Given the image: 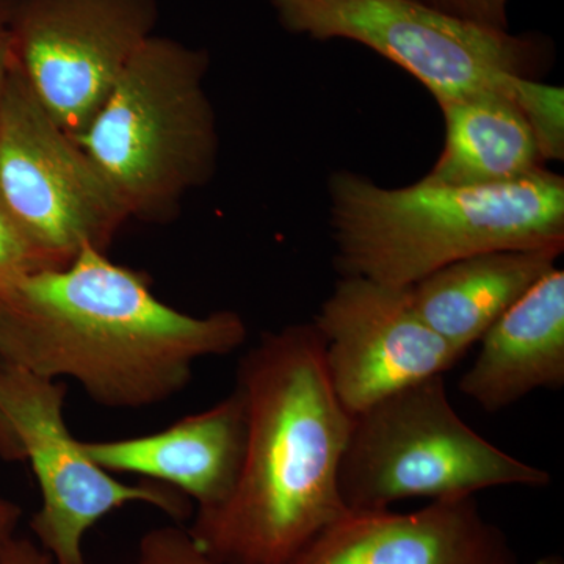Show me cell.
Wrapping results in <instances>:
<instances>
[{
  "label": "cell",
  "instance_id": "cell-1",
  "mask_svg": "<svg viewBox=\"0 0 564 564\" xmlns=\"http://www.w3.org/2000/svg\"><path fill=\"white\" fill-rule=\"evenodd\" d=\"M247 337L242 315L176 310L148 274L91 248L0 291V358L50 380L69 378L110 410L169 402L196 362L231 355Z\"/></svg>",
  "mask_w": 564,
  "mask_h": 564
},
{
  "label": "cell",
  "instance_id": "cell-2",
  "mask_svg": "<svg viewBox=\"0 0 564 564\" xmlns=\"http://www.w3.org/2000/svg\"><path fill=\"white\" fill-rule=\"evenodd\" d=\"M242 473L229 499L195 511L187 533L217 564H292L347 513L339 469L352 415L339 402L313 322L263 333L240 359Z\"/></svg>",
  "mask_w": 564,
  "mask_h": 564
},
{
  "label": "cell",
  "instance_id": "cell-3",
  "mask_svg": "<svg viewBox=\"0 0 564 564\" xmlns=\"http://www.w3.org/2000/svg\"><path fill=\"white\" fill-rule=\"evenodd\" d=\"M329 228L340 276L411 288L480 252L564 248V177L541 169L489 187L422 180L383 187L359 173L328 180Z\"/></svg>",
  "mask_w": 564,
  "mask_h": 564
},
{
  "label": "cell",
  "instance_id": "cell-4",
  "mask_svg": "<svg viewBox=\"0 0 564 564\" xmlns=\"http://www.w3.org/2000/svg\"><path fill=\"white\" fill-rule=\"evenodd\" d=\"M206 50L151 36L76 137L129 218L165 225L217 172L220 133Z\"/></svg>",
  "mask_w": 564,
  "mask_h": 564
},
{
  "label": "cell",
  "instance_id": "cell-5",
  "mask_svg": "<svg viewBox=\"0 0 564 564\" xmlns=\"http://www.w3.org/2000/svg\"><path fill=\"white\" fill-rule=\"evenodd\" d=\"M444 377L408 386L352 415L339 469L347 510H389L413 497L436 500L500 486L549 485L547 470L507 454L463 421Z\"/></svg>",
  "mask_w": 564,
  "mask_h": 564
},
{
  "label": "cell",
  "instance_id": "cell-6",
  "mask_svg": "<svg viewBox=\"0 0 564 564\" xmlns=\"http://www.w3.org/2000/svg\"><path fill=\"white\" fill-rule=\"evenodd\" d=\"M284 31L315 41L347 40L377 52L421 82L437 104L463 96H513L536 79L551 44L448 17L415 0H265Z\"/></svg>",
  "mask_w": 564,
  "mask_h": 564
},
{
  "label": "cell",
  "instance_id": "cell-7",
  "mask_svg": "<svg viewBox=\"0 0 564 564\" xmlns=\"http://www.w3.org/2000/svg\"><path fill=\"white\" fill-rule=\"evenodd\" d=\"M65 383L0 358V458L31 467L41 496L31 529L54 564H87L85 534L115 510L147 503L185 521L192 500L169 486L124 484L93 463L65 421Z\"/></svg>",
  "mask_w": 564,
  "mask_h": 564
},
{
  "label": "cell",
  "instance_id": "cell-8",
  "mask_svg": "<svg viewBox=\"0 0 564 564\" xmlns=\"http://www.w3.org/2000/svg\"><path fill=\"white\" fill-rule=\"evenodd\" d=\"M0 198L41 258L107 252L128 210L90 155L36 101L17 68L0 101Z\"/></svg>",
  "mask_w": 564,
  "mask_h": 564
},
{
  "label": "cell",
  "instance_id": "cell-9",
  "mask_svg": "<svg viewBox=\"0 0 564 564\" xmlns=\"http://www.w3.org/2000/svg\"><path fill=\"white\" fill-rule=\"evenodd\" d=\"M158 0H20L13 65L76 139L135 52L155 35Z\"/></svg>",
  "mask_w": 564,
  "mask_h": 564
},
{
  "label": "cell",
  "instance_id": "cell-10",
  "mask_svg": "<svg viewBox=\"0 0 564 564\" xmlns=\"http://www.w3.org/2000/svg\"><path fill=\"white\" fill-rule=\"evenodd\" d=\"M313 325L329 383L351 415L447 373L464 356L422 321L410 288L369 278L340 276Z\"/></svg>",
  "mask_w": 564,
  "mask_h": 564
},
{
  "label": "cell",
  "instance_id": "cell-11",
  "mask_svg": "<svg viewBox=\"0 0 564 564\" xmlns=\"http://www.w3.org/2000/svg\"><path fill=\"white\" fill-rule=\"evenodd\" d=\"M292 564H518L507 534L475 496L444 497L413 513L350 511Z\"/></svg>",
  "mask_w": 564,
  "mask_h": 564
},
{
  "label": "cell",
  "instance_id": "cell-12",
  "mask_svg": "<svg viewBox=\"0 0 564 564\" xmlns=\"http://www.w3.org/2000/svg\"><path fill=\"white\" fill-rule=\"evenodd\" d=\"M247 434V403L234 388L209 410L187 415L162 432L82 441V445L106 473L169 486L195 502V511H210L229 499L239 481Z\"/></svg>",
  "mask_w": 564,
  "mask_h": 564
},
{
  "label": "cell",
  "instance_id": "cell-13",
  "mask_svg": "<svg viewBox=\"0 0 564 564\" xmlns=\"http://www.w3.org/2000/svg\"><path fill=\"white\" fill-rule=\"evenodd\" d=\"M459 391L499 413L540 389L564 384V272L544 274L481 336Z\"/></svg>",
  "mask_w": 564,
  "mask_h": 564
},
{
  "label": "cell",
  "instance_id": "cell-14",
  "mask_svg": "<svg viewBox=\"0 0 564 564\" xmlns=\"http://www.w3.org/2000/svg\"><path fill=\"white\" fill-rule=\"evenodd\" d=\"M562 251L497 250L448 263L411 285L423 322L466 355L497 318L556 267Z\"/></svg>",
  "mask_w": 564,
  "mask_h": 564
},
{
  "label": "cell",
  "instance_id": "cell-15",
  "mask_svg": "<svg viewBox=\"0 0 564 564\" xmlns=\"http://www.w3.org/2000/svg\"><path fill=\"white\" fill-rule=\"evenodd\" d=\"M437 106L444 147L423 180L447 187H489L544 169L533 133L510 96L481 93Z\"/></svg>",
  "mask_w": 564,
  "mask_h": 564
},
{
  "label": "cell",
  "instance_id": "cell-16",
  "mask_svg": "<svg viewBox=\"0 0 564 564\" xmlns=\"http://www.w3.org/2000/svg\"><path fill=\"white\" fill-rule=\"evenodd\" d=\"M511 99L532 131L543 162H562L564 159L563 87L522 77L516 82Z\"/></svg>",
  "mask_w": 564,
  "mask_h": 564
},
{
  "label": "cell",
  "instance_id": "cell-17",
  "mask_svg": "<svg viewBox=\"0 0 564 564\" xmlns=\"http://www.w3.org/2000/svg\"><path fill=\"white\" fill-rule=\"evenodd\" d=\"M50 269L0 198V291L36 270Z\"/></svg>",
  "mask_w": 564,
  "mask_h": 564
},
{
  "label": "cell",
  "instance_id": "cell-18",
  "mask_svg": "<svg viewBox=\"0 0 564 564\" xmlns=\"http://www.w3.org/2000/svg\"><path fill=\"white\" fill-rule=\"evenodd\" d=\"M137 564H217L193 544L184 527L152 529L140 540Z\"/></svg>",
  "mask_w": 564,
  "mask_h": 564
},
{
  "label": "cell",
  "instance_id": "cell-19",
  "mask_svg": "<svg viewBox=\"0 0 564 564\" xmlns=\"http://www.w3.org/2000/svg\"><path fill=\"white\" fill-rule=\"evenodd\" d=\"M430 9L484 28L510 31V0H415Z\"/></svg>",
  "mask_w": 564,
  "mask_h": 564
},
{
  "label": "cell",
  "instance_id": "cell-20",
  "mask_svg": "<svg viewBox=\"0 0 564 564\" xmlns=\"http://www.w3.org/2000/svg\"><path fill=\"white\" fill-rule=\"evenodd\" d=\"M20 0H0V101L13 69V18Z\"/></svg>",
  "mask_w": 564,
  "mask_h": 564
},
{
  "label": "cell",
  "instance_id": "cell-21",
  "mask_svg": "<svg viewBox=\"0 0 564 564\" xmlns=\"http://www.w3.org/2000/svg\"><path fill=\"white\" fill-rule=\"evenodd\" d=\"M22 518L20 505L0 496V564L6 563L7 552L17 538L18 525Z\"/></svg>",
  "mask_w": 564,
  "mask_h": 564
},
{
  "label": "cell",
  "instance_id": "cell-22",
  "mask_svg": "<svg viewBox=\"0 0 564 564\" xmlns=\"http://www.w3.org/2000/svg\"><path fill=\"white\" fill-rule=\"evenodd\" d=\"M3 564H54L51 555L28 538H14Z\"/></svg>",
  "mask_w": 564,
  "mask_h": 564
},
{
  "label": "cell",
  "instance_id": "cell-23",
  "mask_svg": "<svg viewBox=\"0 0 564 564\" xmlns=\"http://www.w3.org/2000/svg\"><path fill=\"white\" fill-rule=\"evenodd\" d=\"M533 564H564V562L560 555H547L543 556V558L536 560Z\"/></svg>",
  "mask_w": 564,
  "mask_h": 564
}]
</instances>
